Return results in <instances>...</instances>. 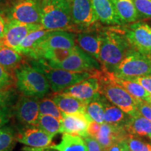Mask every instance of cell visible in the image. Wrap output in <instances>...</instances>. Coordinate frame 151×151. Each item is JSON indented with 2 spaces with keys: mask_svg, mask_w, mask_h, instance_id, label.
<instances>
[{
  "mask_svg": "<svg viewBox=\"0 0 151 151\" xmlns=\"http://www.w3.org/2000/svg\"><path fill=\"white\" fill-rule=\"evenodd\" d=\"M122 151H131V150H129V147H128V145H127V146L124 147V148Z\"/></svg>",
  "mask_w": 151,
  "mask_h": 151,
  "instance_id": "obj_43",
  "label": "cell"
},
{
  "mask_svg": "<svg viewBox=\"0 0 151 151\" xmlns=\"http://www.w3.org/2000/svg\"><path fill=\"white\" fill-rule=\"evenodd\" d=\"M33 67L43 73L48 81L50 89L55 93H60L73 85L93 77L97 71L95 73L76 72L55 69L50 67L43 59L37 60Z\"/></svg>",
  "mask_w": 151,
  "mask_h": 151,
  "instance_id": "obj_5",
  "label": "cell"
},
{
  "mask_svg": "<svg viewBox=\"0 0 151 151\" xmlns=\"http://www.w3.org/2000/svg\"><path fill=\"white\" fill-rule=\"evenodd\" d=\"M113 74L118 78L131 81L139 77L151 76V55L131 48Z\"/></svg>",
  "mask_w": 151,
  "mask_h": 151,
  "instance_id": "obj_6",
  "label": "cell"
},
{
  "mask_svg": "<svg viewBox=\"0 0 151 151\" xmlns=\"http://www.w3.org/2000/svg\"><path fill=\"white\" fill-rule=\"evenodd\" d=\"M16 99V93L11 89L0 90V110L11 107Z\"/></svg>",
  "mask_w": 151,
  "mask_h": 151,
  "instance_id": "obj_33",
  "label": "cell"
},
{
  "mask_svg": "<svg viewBox=\"0 0 151 151\" xmlns=\"http://www.w3.org/2000/svg\"><path fill=\"white\" fill-rule=\"evenodd\" d=\"M63 118L61 121L60 133L80 136L86 138L88 137V124L92 119L87 113H77V114H63Z\"/></svg>",
  "mask_w": 151,
  "mask_h": 151,
  "instance_id": "obj_15",
  "label": "cell"
},
{
  "mask_svg": "<svg viewBox=\"0 0 151 151\" xmlns=\"http://www.w3.org/2000/svg\"><path fill=\"white\" fill-rule=\"evenodd\" d=\"M13 116V108L6 107L0 110V128L8 123Z\"/></svg>",
  "mask_w": 151,
  "mask_h": 151,
  "instance_id": "obj_36",
  "label": "cell"
},
{
  "mask_svg": "<svg viewBox=\"0 0 151 151\" xmlns=\"http://www.w3.org/2000/svg\"><path fill=\"white\" fill-rule=\"evenodd\" d=\"M92 4L99 21L111 25L122 24L118 18L112 0H92Z\"/></svg>",
  "mask_w": 151,
  "mask_h": 151,
  "instance_id": "obj_19",
  "label": "cell"
},
{
  "mask_svg": "<svg viewBox=\"0 0 151 151\" xmlns=\"http://www.w3.org/2000/svg\"><path fill=\"white\" fill-rule=\"evenodd\" d=\"M41 24H26L9 19L6 21L3 46L15 49L32 32L42 29Z\"/></svg>",
  "mask_w": 151,
  "mask_h": 151,
  "instance_id": "obj_11",
  "label": "cell"
},
{
  "mask_svg": "<svg viewBox=\"0 0 151 151\" xmlns=\"http://www.w3.org/2000/svg\"><path fill=\"white\" fill-rule=\"evenodd\" d=\"M76 41L79 48L99 61L102 42V32L80 33L76 37Z\"/></svg>",
  "mask_w": 151,
  "mask_h": 151,
  "instance_id": "obj_20",
  "label": "cell"
},
{
  "mask_svg": "<svg viewBox=\"0 0 151 151\" xmlns=\"http://www.w3.org/2000/svg\"><path fill=\"white\" fill-rule=\"evenodd\" d=\"M86 113L93 121L101 124L104 122V109L101 94L99 92L92 101L88 104Z\"/></svg>",
  "mask_w": 151,
  "mask_h": 151,
  "instance_id": "obj_29",
  "label": "cell"
},
{
  "mask_svg": "<svg viewBox=\"0 0 151 151\" xmlns=\"http://www.w3.org/2000/svg\"><path fill=\"white\" fill-rule=\"evenodd\" d=\"M18 141V130L10 124L0 128V151H12Z\"/></svg>",
  "mask_w": 151,
  "mask_h": 151,
  "instance_id": "obj_28",
  "label": "cell"
},
{
  "mask_svg": "<svg viewBox=\"0 0 151 151\" xmlns=\"http://www.w3.org/2000/svg\"><path fill=\"white\" fill-rule=\"evenodd\" d=\"M111 73L101 69L93 76L99 80V93L131 117L141 115L137 109V104L141 100L134 98L122 87L116 83L111 79Z\"/></svg>",
  "mask_w": 151,
  "mask_h": 151,
  "instance_id": "obj_2",
  "label": "cell"
},
{
  "mask_svg": "<svg viewBox=\"0 0 151 151\" xmlns=\"http://www.w3.org/2000/svg\"><path fill=\"white\" fill-rule=\"evenodd\" d=\"M40 7V24L43 29L65 31L73 28L69 0H43Z\"/></svg>",
  "mask_w": 151,
  "mask_h": 151,
  "instance_id": "obj_4",
  "label": "cell"
},
{
  "mask_svg": "<svg viewBox=\"0 0 151 151\" xmlns=\"http://www.w3.org/2000/svg\"><path fill=\"white\" fill-rule=\"evenodd\" d=\"M18 130V141L30 148H24L26 151L41 150L52 146L53 136L49 134L37 126L16 127Z\"/></svg>",
  "mask_w": 151,
  "mask_h": 151,
  "instance_id": "obj_8",
  "label": "cell"
},
{
  "mask_svg": "<svg viewBox=\"0 0 151 151\" xmlns=\"http://www.w3.org/2000/svg\"><path fill=\"white\" fill-rule=\"evenodd\" d=\"M49 32L43 28L32 32L14 50L22 55L28 56L36 60H39V47Z\"/></svg>",
  "mask_w": 151,
  "mask_h": 151,
  "instance_id": "obj_18",
  "label": "cell"
},
{
  "mask_svg": "<svg viewBox=\"0 0 151 151\" xmlns=\"http://www.w3.org/2000/svg\"><path fill=\"white\" fill-rule=\"evenodd\" d=\"M129 137H148L151 138V122L141 115L131 117L125 125Z\"/></svg>",
  "mask_w": 151,
  "mask_h": 151,
  "instance_id": "obj_24",
  "label": "cell"
},
{
  "mask_svg": "<svg viewBox=\"0 0 151 151\" xmlns=\"http://www.w3.org/2000/svg\"><path fill=\"white\" fill-rule=\"evenodd\" d=\"M22 61V56L14 49L3 46L0 48V66L9 71L15 70Z\"/></svg>",
  "mask_w": 151,
  "mask_h": 151,
  "instance_id": "obj_27",
  "label": "cell"
},
{
  "mask_svg": "<svg viewBox=\"0 0 151 151\" xmlns=\"http://www.w3.org/2000/svg\"><path fill=\"white\" fill-rule=\"evenodd\" d=\"M76 35L65 30L50 31L39 47V60L45 51L56 49L69 50L76 46Z\"/></svg>",
  "mask_w": 151,
  "mask_h": 151,
  "instance_id": "obj_14",
  "label": "cell"
},
{
  "mask_svg": "<svg viewBox=\"0 0 151 151\" xmlns=\"http://www.w3.org/2000/svg\"><path fill=\"white\" fill-rule=\"evenodd\" d=\"M104 109V122L125 127L131 116L123 112L116 106L111 104L104 97H101Z\"/></svg>",
  "mask_w": 151,
  "mask_h": 151,
  "instance_id": "obj_22",
  "label": "cell"
},
{
  "mask_svg": "<svg viewBox=\"0 0 151 151\" xmlns=\"http://www.w3.org/2000/svg\"><path fill=\"white\" fill-rule=\"evenodd\" d=\"M129 137V134L124 127L104 122L101 124L95 139L100 144L103 151H104L114 143L126 141Z\"/></svg>",
  "mask_w": 151,
  "mask_h": 151,
  "instance_id": "obj_17",
  "label": "cell"
},
{
  "mask_svg": "<svg viewBox=\"0 0 151 151\" xmlns=\"http://www.w3.org/2000/svg\"><path fill=\"white\" fill-rule=\"evenodd\" d=\"M127 145V140L120 141L111 145L110 147L106 148L104 151H122L124 148V147Z\"/></svg>",
  "mask_w": 151,
  "mask_h": 151,
  "instance_id": "obj_41",
  "label": "cell"
},
{
  "mask_svg": "<svg viewBox=\"0 0 151 151\" xmlns=\"http://www.w3.org/2000/svg\"><path fill=\"white\" fill-rule=\"evenodd\" d=\"M52 100L63 114L71 115L86 113L88 103L62 93H58Z\"/></svg>",
  "mask_w": 151,
  "mask_h": 151,
  "instance_id": "obj_21",
  "label": "cell"
},
{
  "mask_svg": "<svg viewBox=\"0 0 151 151\" xmlns=\"http://www.w3.org/2000/svg\"><path fill=\"white\" fill-rule=\"evenodd\" d=\"M6 20L2 16L0 15V40L3 39L4 35Z\"/></svg>",
  "mask_w": 151,
  "mask_h": 151,
  "instance_id": "obj_42",
  "label": "cell"
},
{
  "mask_svg": "<svg viewBox=\"0 0 151 151\" xmlns=\"http://www.w3.org/2000/svg\"><path fill=\"white\" fill-rule=\"evenodd\" d=\"M35 151H44V150H35Z\"/></svg>",
  "mask_w": 151,
  "mask_h": 151,
  "instance_id": "obj_45",
  "label": "cell"
},
{
  "mask_svg": "<svg viewBox=\"0 0 151 151\" xmlns=\"http://www.w3.org/2000/svg\"><path fill=\"white\" fill-rule=\"evenodd\" d=\"M127 143L131 151H151V145L132 137H129Z\"/></svg>",
  "mask_w": 151,
  "mask_h": 151,
  "instance_id": "obj_35",
  "label": "cell"
},
{
  "mask_svg": "<svg viewBox=\"0 0 151 151\" xmlns=\"http://www.w3.org/2000/svg\"><path fill=\"white\" fill-rule=\"evenodd\" d=\"M84 139L88 146V151H103L100 144L94 138L88 136Z\"/></svg>",
  "mask_w": 151,
  "mask_h": 151,
  "instance_id": "obj_38",
  "label": "cell"
},
{
  "mask_svg": "<svg viewBox=\"0 0 151 151\" xmlns=\"http://www.w3.org/2000/svg\"><path fill=\"white\" fill-rule=\"evenodd\" d=\"M99 80L95 77H91L66 88L60 93L67 94L88 104L99 94Z\"/></svg>",
  "mask_w": 151,
  "mask_h": 151,
  "instance_id": "obj_16",
  "label": "cell"
},
{
  "mask_svg": "<svg viewBox=\"0 0 151 151\" xmlns=\"http://www.w3.org/2000/svg\"><path fill=\"white\" fill-rule=\"evenodd\" d=\"M138 16L143 18H151V0H132Z\"/></svg>",
  "mask_w": 151,
  "mask_h": 151,
  "instance_id": "obj_32",
  "label": "cell"
},
{
  "mask_svg": "<svg viewBox=\"0 0 151 151\" xmlns=\"http://www.w3.org/2000/svg\"><path fill=\"white\" fill-rule=\"evenodd\" d=\"M49 148L58 151H88L85 139L80 136L69 134H63L61 142Z\"/></svg>",
  "mask_w": 151,
  "mask_h": 151,
  "instance_id": "obj_25",
  "label": "cell"
},
{
  "mask_svg": "<svg viewBox=\"0 0 151 151\" xmlns=\"http://www.w3.org/2000/svg\"><path fill=\"white\" fill-rule=\"evenodd\" d=\"M14 71L15 83L22 95L42 99L50 92L46 76L33 66L22 62Z\"/></svg>",
  "mask_w": 151,
  "mask_h": 151,
  "instance_id": "obj_3",
  "label": "cell"
},
{
  "mask_svg": "<svg viewBox=\"0 0 151 151\" xmlns=\"http://www.w3.org/2000/svg\"><path fill=\"white\" fill-rule=\"evenodd\" d=\"M150 139H151V138H150Z\"/></svg>",
  "mask_w": 151,
  "mask_h": 151,
  "instance_id": "obj_46",
  "label": "cell"
},
{
  "mask_svg": "<svg viewBox=\"0 0 151 151\" xmlns=\"http://www.w3.org/2000/svg\"><path fill=\"white\" fill-rule=\"evenodd\" d=\"M13 114H14L20 127L37 126L40 116L39 99L20 96L13 109Z\"/></svg>",
  "mask_w": 151,
  "mask_h": 151,
  "instance_id": "obj_9",
  "label": "cell"
},
{
  "mask_svg": "<svg viewBox=\"0 0 151 151\" xmlns=\"http://www.w3.org/2000/svg\"><path fill=\"white\" fill-rule=\"evenodd\" d=\"M124 35L132 48L151 55V27L146 22L132 24Z\"/></svg>",
  "mask_w": 151,
  "mask_h": 151,
  "instance_id": "obj_10",
  "label": "cell"
},
{
  "mask_svg": "<svg viewBox=\"0 0 151 151\" xmlns=\"http://www.w3.org/2000/svg\"><path fill=\"white\" fill-rule=\"evenodd\" d=\"M39 113L40 115H49L62 121L63 113L58 109L52 99L43 97L39 99Z\"/></svg>",
  "mask_w": 151,
  "mask_h": 151,
  "instance_id": "obj_31",
  "label": "cell"
},
{
  "mask_svg": "<svg viewBox=\"0 0 151 151\" xmlns=\"http://www.w3.org/2000/svg\"><path fill=\"white\" fill-rule=\"evenodd\" d=\"M3 46V43H2V41L0 40V48Z\"/></svg>",
  "mask_w": 151,
  "mask_h": 151,
  "instance_id": "obj_44",
  "label": "cell"
},
{
  "mask_svg": "<svg viewBox=\"0 0 151 151\" xmlns=\"http://www.w3.org/2000/svg\"><path fill=\"white\" fill-rule=\"evenodd\" d=\"M132 81H135L139 85H141L147 92L151 94V76L139 77V78L134 79Z\"/></svg>",
  "mask_w": 151,
  "mask_h": 151,
  "instance_id": "obj_39",
  "label": "cell"
},
{
  "mask_svg": "<svg viewBox=\"0 0 151 151\" xmlns=\"http://www.w3.org/2000/svg\"><path fill=\"white\" fill-rule=\"evenodd\" d=\"M131 48L124 30L109 28L103 31L99 60L101 69L114 72Z\"/></svg>",
  "mask_w": 151,
  "mask_h": 151,
  "instance_id": "obj_1",
  "label": "cell"
},
{
  "mask_svg": "<svg viewBox=\"0 0 151 151\" xmlns=\"http://www.w3.org/2000/svg\"><path fill=\"white\" fill-rule=\"evenodd\" d=\"M73 23L81 27L90 28L99 21L92 0H69Z\"/></svg>",
  "mask_w": 151,
  "mask_h": 151,
  "instance_id": "obj_13",
  "label": "cell"
},
{
  "mask_svg": "<svg viewBox=\"0 0 151 151\" xmlns=\"http://www.w3.org/2000/svg\"><path fill=\"white\" fill-rule=\"evenodd\" d=\"M116 13L122 23H129L137 20V11L132 0H112Z\"/></svg>",
  "mask_w": 151,
  "mask_h": 151,
  "instance_id": "obj_26",
  "label": "cell"
},
{
  "mask_svg": "<svg viewBox=\"0 0 151 151\" xmlns=\"http://www.w3.org/2000/svg\"><path fill=\"white\" fill-rule=\"evenodd\" d=\"M46 62L52 68L76 72L95 73L101 69L95 58L77 46L73 48V52L70 55L60 63Z\"/></svg>",
  "mask_w": 151,
  "mask_h": 151,
  "instance_id": "obj_7",
  "label": "cell"
},
{
  "mask_svg": "<svg viewBox=\"0 0 151 151\" xmlns=\"http://www.w3.org/2000/svg\"><path fill=\"white\" fill-rule=\"evenodd\" d=\"M9 19L26 24H40V5L36 0H20L11 9Z\"/></svg>",
  "mask_w": 151,
  "mask_h": 151,
  "instance_id": "obj_12",
  "label": "cell"
},
{
  "mask_svg": "<svg viewBox=\"0 0 151 151\" xmlns=\"http://www.w3.org/2000/svg\"><path fill=\"white\" fill-rule=\"evenodd\" d=\"M137 109L141 116L151 122V106L148 104L143 101H139L137 104Z\"/></svg>",
  "mask_w": 151,
  "mask_h": 151,
  "instance_id": "obj_37",
  "label": "cell"
},
{
  "mask_svg": "<svg viewBox=\"0 0 151 151\" xmlns=\"http://www.w3.org/2000/svg\"><path fill=\"white\" fill-rule=\"evenodd\" d=\"M37 126L43 131L54 137L55 135L60 133L61 121L58 118L49 115H40Z\"/></svg>",
  "mask_w": 151,
  "mask_h": 151,
  "instance_id": "obj_30",
  "label": "cell"
},
{
  "mask_svg": "<svg viewBox=\"0 0 151 151\" xmlns=\"http://www.w3.org/2000/svg\"><path fill=\"white\" fill-rule=\"evenodd\" d=\"M15 81L14 76L0 66V90L10 89Z\"/></svg>",
  "mask_w": 151,
  "mask_h": 151,
  "instance_id": "obj_34",
  "label": "cell"
},
{
  "mask_svg": "<svg viewBox=\"0 0 151 151\" xmlns=\"http://www.w3.org/2000/svg\"><path fill=\"white\" fill-rule=\"evenodd\" d=\"M111 79L118 86L122 87L130 95L138 100L145 101L147 104L150 102V94L147 92L141 85L134 81L122 79L115 76L113 73H111Z\"/></svg>",
  "mask_w": 151,
  "mask_h": 151,
  "instance_id": "obj_23",
  "label": "cell"
},
{
  "mask_svg": "<svg viewBox=\"0 0 151 151\" xmlns=\"http://www.w3.org/2000/svg\"><path fill=\"white\" fill-rule=\"evenodd\" d=\"M100 127H101V124H99L97 122L92 120L91 122H90L89 124H88V129H87L88 136L95 139L96 136L97 135L98 132L99 131Z\"/></svg>",
  "mask_w": 151,
  "mask_h": 151,
  "instance_id": "obj_40",
  "label": "cell"
}]
</instances>
